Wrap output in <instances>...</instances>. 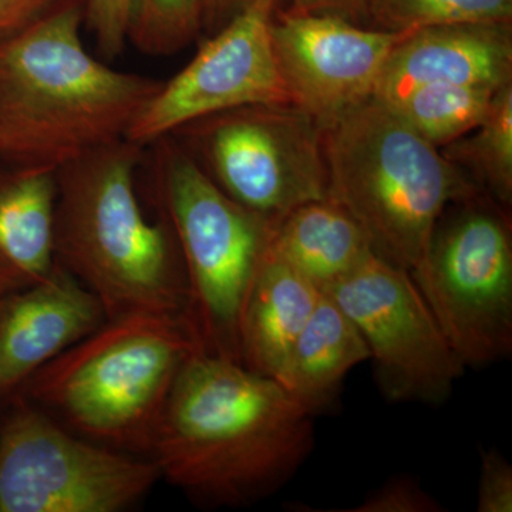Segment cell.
<instances>
[{
	"mask_svg": "<svg viewBox=\"0 0 512 512\" xmlns=\"http://www.w3.org/2000/svg\"><path fill=\"white\" fill-rule=\"evenodd\" d=\"M313 448V416L275 379L197 352L171 390L148 458L195 504L239 508L281 490Z\"/></svg>",
	"mask_w": 512,
	"mask_h": 512,
	"instance_id": "1",
	"label": "cell"
},
{
	"mask_svg": "<svg viewBox=\"0 0 512 512\" xmlns=\"http://www.w3.org/2000/svg\"><path fill=\"white\" fill-rule=\"evenodd\" d=\"M84 0L0 43V160L57 170L120 140L163 86L83 45Z\"/></svg>",
	"mask_w": 512,
	"mask_h": 512,
	"instance_id": "2",
	"label": "cell"
},
{
	"mask_svg": "<svg viewBox=\"0 0 512 512\" xmlns=\"http://www.w3.org/2000/svg\"><path fill=\"white\" fill-rule=\"evenodd\" d=\"M144 147L120 140L56 170V261L99 298L107 319L138 312L185 318L188 282L168 222L138 200Z\"/></svg>",
	"mask_w": 512,
	"mask_h": 512,
	"instance_id": "3",
	"label": "cell"
},
{
	"mask_svg": "<svg viewBox=\"0 0 512 512\" xmlns=\"http://www.w3.org/2000/svg\"><path fill=\"white\" fill-rule=\"evenodd\" d=\"M197 352L184 316L131 313L107 319L18 393L77 436L148 458L171 390Z\"/></svg>",
	"mask_w": 512,
	"mask_h": 512,
	"instance_id": "4",
	"label": "cell"
},
{
	"mask_svg": "<svg viewBox=\"0 0 512 512\" xmlns=\"http://www.w3.org/2000/svg\"><path fill=\"white\" fill-rule=\"evenodd\" d=\"M323 146L329 197L355 218L377 256L407 272L448 205L483 191L376 99L326 127Z\"/></svg>",
	"mask_w": 512,
	"mask_h": 512,
	"instance_id": "5",
	"label": "cell"
},
{
	"mask_svg": "<svg viewBox=\"0 0 512 512\" xmlns=\"http://www.w3.org/2000/svg\"><path fill=\"white\" fill-rule=\"evenodd\" d=\"M150 146L158 208L187 275L185 320L202 353L239 362L242 306L278 221L231 200L173 136Z\"/></svg>",
	"mask_w": 512,
	"mask_h": 512,
	"instance_id": "6",
	"label": "cell"
},
{
	"mask_svg": "<svg viewBox=\"0 0 512 512\" xmlns=\"http://www.w3.org/2000/svg\"><path fill=\"white\" fill-rule=\"evenodd\" d=\"M484 191L448 205L419 265L409 272L466 367L512 353V228Z\"/></svg>",
	"mask_w": 512,
	"mask_h": 512,
	"instance_id": "7",
	"label": "cell"
},
{
	"mask_svg": "<svg viewBox=\"0 0 512 512\" xmlns=\"http://www.w3.org/2000/svg\"><path fill=\"white\" fill-rule=\"evenodd\" d=\"M168 136L231 200L269 220L329 197L323 128L295 104L220 111Z\"/></svg>",
	"mask_w": 512,
	"mask_h": 512,
	"instance_id": "8",
	"label": "cell"
},
{
	"mask_svg": "<svg viewBox=\"0 0 512 512\" xmlns=\"http://www.w3.org/2000/svg\"><path fill=\"white\" fill-rule=\"evenodd\" d=\"M0 419V512H120L160 480L153 460L100 446L15 394Z\"/></svg>",
	"mask_w": 512,
	"mask_h": 512,
	"instance_id": "9",
	"label": "cell"
},
{
	"mask_svg": "<svg viewBox=\"0 0 512 512\" xmlns=\"http://www.w3.org/2000/svg\"><path fill=\"white\" fill-rule=\"evenodd\" d=\"M323 292L365 339L377 387L387 400L446 402L466 366L409 272L373 254Z\"/></svg>",
	"mask_w": 512,
	"mask_h": 512,
	"instance_id": "10",
	"label": "cell"
},
{
	"mask_svg": "<svg viewBox=\"0 0 512 512\" xmlns=\"http://www.w3.org/2000/svg\"><path fill=\"white\" fill-rule=\"evenodd\" d=\"M279 0H252L224 28L208 36L180 73L163 82L128 131L148 147L192 120L252 104L292 103L272 43Z\"/></svg>",
	"mask_w": 512,
	"mask_h": 512,
	"instance_id": "11",
	"label": "cell"
},
{
	"mask_svg": "<svg viewBox=\"0 0 512 512\" xmlns=\"http://www.w3.org/2000/svg\"><path fill=\"white\" fill-rule=\"evenodd\" d=\"M271 33L292 104L323 130L375 99L384 64L404 35L340 16L301 15L279 8Z\"/></svg>",
	"mask_w": 512,
	"mask_h": 512,
	"instance_id": "12",
	"label": "cell"
},
{
	"mask_svg": "<svg viewBox=\"0 0 512 512\" xmlns=\"http://www.w3.org/2000/svg\"><path fill=\"white\" fill-rule=\"evenodd\" d=\"M106 320L99 298L57 261L45 279L2 298L0 407Z\"/></svg>",
	"mask_w": 512,
	"mask_h": 512,
	"instance_id": "13",
	"label": "cell"
},
{
	"mask_svg": "<svg viewBox=\"0 0 512 512\" xmlns=\"http://www.w3.org/2000/svg\"><path fill=\"white\" fill-rule=\"evenodd\" d=\"M512 83V22L454 23L404 33L384 64L375 99L394 103L431 84Z\"/></svg>",
	"mask_w": 512,
	"mask_h": 512,
	"instance_id": "14",
	"label": "cell"
},
{
	"mask_svg": "<svg viewBox=\"0 0 512 512\" xmlns=\"http://www.w3.org/2000/svg\"><path fill=\"white\" fill-rule=\"evenodd\" d=\"M56 192V170L0 160V299L55 266Z\"/></svg>",
	"mask_w": 512,
	"mask_h": 512,
	"instance_id": "15",
	"label": "cell"
},
{
	"mask_svg": "<svg viewBox=\"0 0 512 512\" xmlns=\"http://www.w3.org/2000/svg\"><path fill=\"white\" fill-rule=\"evenodd\" d=\"M320 295L318 286L266 249L239 318V363L276 379Z\"/></svg>",
	"mask_w": 512,
	"mask_h": 512,
	"instance_id": "16",
	"label": "cell"
},
{
	"mask_svg": "<svg viewBox=\"0 0 512 512\" xmlns=\"http://www.w3.org/2000/svg\"><path fill=\"white\" fill-rule=\"evenodd\" d=\"M369 357L365 339L353 320L322 291L275 380L315 417L336 402L350 370Z\"/></svg>",
	"mask_w": 512,
	"mask_h": 512,
	"instance_id": "17",
	"label": "cell"
},
{
	"mask_svg": "<svg viewBox=\"0 0 512 512\" xmlns=\"http://www.w3.org/2000/svg\"><path fill=\"white\" fill-rule=\"evenodd\" d=\"M268 248L320 291L375 254L355 218L332 197L289 211L276 222Z\"/></svg>",
	"mask_w": 512,
	"mask_h": 512,
	"instance_id": "18",
	"label": "cell"
},
{
	"mask_svg": "<svg viewBox=\"0 0 512 512\" xmlns=\"http://www.w3.org/2000/svg\"><path fill=\"white\" fill-rule=\"evenodd\" d=\"M441 153L460 167L495 202L512 204V83L495 92L487 116Z\"/></svg>",
	"mask_w": 512,
	"mask_h": 512,
	"instance_id": "19",
	"label": "cell"
},
{
	"mask_svg": "<svg viewBox=\"0 0 512 512\" xmlns=\"http://www.w3.org/2000/svg\"><path fill=\"white\" fill-rule=\"evenodd\" d=\"M498 89L477 84H431L386 104L424 140L443 148L485 119Z\"/></svg>",
	"mask_w": 512,
	"mask_h": 512,
	"instance_id": "20",
	"label": "cell"
},
{
	"mask_svg": "<svg viewBox=\"0 0 512 512\" xmlns=\"http://www.w3.org/2000/svg\"><path fill=\"white\" fill-rule=\"evenodd\" d=\"M476 22H512V0H367L366 26L386 32Z\"/></svg>",
	"mask_w": 512,
	"mask_h": 512,
	"instance_id": "21",
	"label": "cell"
},
{
	"mask_svg": "<svg viewBox=\"0 0 512 512\" xmlns=\"http://www.w3.org/2000/svg\"><path fill=\"white\" fill-rule=\"evenodd\" d=\"M204 0H130L127 43L140 52L168 56L202 32Z\"/></svg>",
	"mask_w": 512,
	"mask_h": 512,
	"instance_id": "22",
	"label": "cell"
},
{
	"mask_svg": "<svg viewBox=\"0 0 512 512\" xmlns=\"http://www.w3.org/2000/svg\"><path fill=\"white\" fill-rule=\"evenodd\" d=\"M130 0H84V26L103 57L119 56L127 45Z\"/></svg>",
	"mask_w": 512,
	"mask_h": 512,
	"instance_id": "23",
	"label": "cell"
},
{
	"mask_svg": "<svg viewBox=\"0 0 512 512\" xmlns=\"http://www.w3.org/2000/svg\"><path fill=\"white\" fill-rule=\"evenodd\" d=\"M443 505L427 494L412 478H393L383 484L372 494L367 495L362 503L345 510L333 512H441Z\"/></svg>",
	"mask_w": 512,
	"mask_h": 512,
	"instance_id": "24",
	"label": "cell"
},
{
	"mask_svg": "<svg viewBox=\"0 0 512 512\" xmlns=\"http://www.w3.org/2000/svg\"><path fill=\"white\" fill-rule=\"evenodd\" d=\"M477 511H512V467L507 458L495 448L481 454Z\"/></svg>",
	"mask_w": 512,
	"mask_h": 512,
	"instance_id": "25",
	"label": "cell"
},
{
	"mask_svg": "<svg viewBox=\"0 0 512 512\" xmlns=\"http://www.w3.org/2000/svg\"><path fill=\"white\" fill-rule=\"evenodd\" d=\"M69 0H0V43L25 32Z\"/></svg>",
	"mask_w": 512,
	"mask_h": 512,
	"instance_id": "26",
	"label": "cell"
},
{
	"mask_svg": "<svg viewBox=\"0 0 512 512\" xmlns=\"http://www.w3.org/2000/svg\"><path fill=\"white\" fill-rule=\"evenodd\" d=\"M286 10L301 15H335L366 26L367 0H291Z\"/></svg>",
	"mask_w": 512,
	"mask_h": 512,
	"instance_id": "27",
	"label": "cell"
},
{
	"mask_svg": "<svg viewBox=\"0 0 512 512\" xmlns=\"http://www.w3.org/2000/svg\"><path fill=\"white\" fill-rule=\"evenodd\" d=\"M251 2L252 0H204L202 32L208 36L214 35Z\"/></svg>",
	"mask_w": 512,
	"mask_h": 512,
	"instance_id": "28",
	"label": "cell"
},
{
	"mask_svg": "<svg viewBox=\"0 0 512 512\" xmlns=\"http://www.w3.org/2000/svg\"><path fill=\"white\" fill-rule=\"evenodd\" d=\"M0 301H2V299H0Z\"/></svg>",
	"mask_w": 512,
	"mask_h": 512,
	"instance_id": "29",
	"label": "cell"
}]
</instances>
